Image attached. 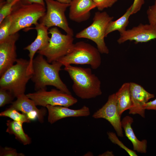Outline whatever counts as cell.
I'll return each mask as SVG.
<instances>
[{
  "instance_id": "cell-1",
  "label": "cell",
  "mask_w": 156,
  "mask_h": 156,
  "mask_svg": "<svg viewBox=\"0 0 156 156\" xmlns=\"http://www.w3.org/2000/svg\"><path fill=\"white\" fill-rule=\"evenodd\" d=\"M62 66L57 61L50 64L43 55L40 54L37 55L33 60L32 76L31 79L34 84L35 90H47V86H51L71 94L59 75V72Z\"/></svg>"
},
{
  "instance_id": "cell-2",
  "label": "cell",
  "mask_w": 156,
  "mask_h": 156,
  "mask_svg": "<svg viewBox=\"0 0 156 156\" xmlns=\"http://www.w3.org/2000/svg\"><path fill=\"white\" fill-rule=\"evenodd\" d=\"M64 69L72 80L73 90L79 97L89 99L101 95V81L90 68L68 65Z\"/></svg>"
},
{
  "instance_id": "cell-3",
  "label": "cell",
  "mask_w": 156,
  "mask_h": 156,
  "mask_svg": "<svg viewBox=\"0 0 156 156\" xmlns=\"http://www.w3.org/2000/svg\"><path fill=\"white\" fill-rule=\"evenodd\" d=\"M29 64V60L17 59L16 64L0 77V88L10 91L15 97L25 94L27 84L32 76L27 73Z\"/></svg>"
},
{
  "instance_id": "cell-4",
  "label": "cell",
  "mask_w": 156,
  "mask_h": 156,
  "mask_svg": "<svg viewBox=\"0 0 156 156\" xmlns=\"http://www.w3.org/2000/svg\"><path fill=\"white\" fill-rule=\"evenodd\" d=\"M21 0L14 6L10 14L12 23L9 35L33 25H36L46 13L45 6L36 3H23Z\"/></svg>"
},
{
  "instance_id": "cell-5",
  "label": "cell",
  "mask_w": 156,
  "mask_h": 156,
  "mask_svg": "<svg viewBox=\"0 0 156 156\" xmlns=\"http://www.w3.org/2000/svg\"><path fill=\"white\" fill-rule=\"evenodd\" d=\"M100 53L93 46L80 41L74 44L68 53L57 61L64 66L71 64H88L92 69H96L101 64Z\"/></svg>"
},
{
  "instance_id": "cell-6",
  "label": "cell",
  "mask_w": 156,
  "mask_h": 156,
  "mask_svg": "<svg viewBox=\"0 0 156 156\" xmlns=\"http://www.w3.org/2000/svg\"><path fill=\"white\" fill-rule=\"evenodd\" d=\"M114 17L110 16L106 12H97L95 13L92 24L77 33V38L90 39L96 44L100 53L107 54L109 50L105 43V33L109 23Z\"/></svg>"
},
{
  "instance_id": "cell-7",
  "label": "cell",
  "mask_w": 156,
  "mask_h": 156,
  "mask_svg": "<svg viewBox=\"0 0 156 156\" xmlns=\"http://www.w3.org/2000/svg\"><path fill=\"white\" fill-rule=\"evenodd\" d=\"M49 33L51 36L48 44L37 52L51 63L68 53L74 44V39L73 36L62 34L55 27L49 29Z\"/></svg>"
},
{
  "instance_id": "cell-8",
  "label": "cell",
  "mask_w": 156,
  "mask_h": 156,
  "mask_svg": "<svg viewBox=\"0 0 156 156\" xmlns=\"http://www.w3.org/2000/svg\"><path fill=\"white\" fill-rule=\"evenodd\" d=\"M46 11L40 19V23L48 28L57 27L63 30L67 34L73 36V31L69 27L65 12L70 4L60 3L54 0H44Z\"/></svg>"
},
{
  "instance_id": "cell-9",
  "label": "cell",
  "mask_w": 156,
  "mask_h": 156,
  "mask_svg": "<svg viewBox=\"0 0 156 156\" xmlns=\"http://www.w3.org/2000/svg\"><path fill=\"white\" fill-rule=\"evenodd\" d=\"M26 95L34 101L36 106L43 107L50 105L69 107L77 102V100L71 94L55 89H52L50 91L40 90Z\"/></svg>"
},
{
  "instance_id": "cell-10",
  "label": "cell",
  "mask_w": 156,
  "mask_h": 156,
  "mask_svg": "<svg viewBox=\"0 0 156 156\" xmlns=\"http://www.w3.org/2000/svg\"><path fill=\"white\" fill-rule=\"evenodd\" d=\"M94 118H104L112 125L118 135L123 137L121 116L119 114L117 105L115 93L109 95L106 103L95 112L92 116Z\"/></svg>"
},
{
  "instance_id": "cell-11",
  "label": "cell",
  "mask_w": 156,
  "mask_h": 156,
  "mask_svg": "<svg viewBox=\"0 0 156 156\" xmlns=\"http://www.w3.org/2000/svg\"><path fill=\"white\" fill-rule=\"evenodd\" d=\"M117 41L119 44L126 41H134L136 44L156 39V26L152 24H140L130 29L120 33Z\"/></svg>"
},
{
  "instance_id": "cell-12",
  "label": "cell",
  "mask_w": 156,
  "mask_h": 156,
  "mask_svg": "<svg viewBox=\"0 0 156 156\" xmlns=\"http://www.w3.org/2000/svg\"><path fill=\"white\" fill-rule=\"evenodd\" d=\"M18 33L10 35L0 42V76L14 65L17 60L16 43Z\"/></svg>"
},
{
  "instance_id": "cell-13",
  "label": "cell",
  "mask_w": 156,
  "mask_h": 156,
  "mask_svg": "<svg viewBox=\"0 0 156 156\" xmlns=\"http://www.w3.org/2000/svg\"><path fill=\"white\" fill-rule=\"evenodd\" d=\"M132 105L129 109V114H138L145 117L144 106L151 99L155 97L154 94L150 93L140 85L134 82L129 83Z\"/></svg>"
},
{
  "instance_id": "cell-14",
  "label": "cell",
  "mask_w": 156,
  "mask_h": 156,
  "mask_svg": "<svg viewBox=\"0 0 156 156\" xmlns=\"http://www.w3.org/2000/svg\"><path fill=\"white\" fill-rule=\"evenodd\" d=\"M16 98V100L12 102L10 107L26 115L31 120L37 118L40 123L44 122V117L47 112L46 109H38L34 101L25 94Z\"/></svg>"
},
{
  "instance_id": "cell-15",
  "label": "cell",
  "mask_w": 156,
  "mask_h": 156,
  "mask_svg": "<svg viewBox=\"0 0 156 156\" xmlns=\"http://www.w3.org/2000/svg\"><path fill=\"white\" fill-rule=\"evenodd\" d=\"M33 29L37 31V35L34 41L30 44L25 47L24 49L29 52V64L28 67V74L33 73L32 63L36 53L45 47L48 44L50 38L49 36L48 28L42 23H38Z\"/></svg>"
},
{
  "instance_id": "cell-16",
  "label": "cell",
  "mask_w": 156,
  "mask_h": 156,
  "mask_svg": "<svg viewBox=\"0 0 156 156\" xmlns=\"http://www.w3.org/2000/svg\"><path fill=\"white\" fill-rule=\"evenodd\" d=\"M48 112V120L51 124L63 118L69 117H87L90 115L89 108L84 105L78 109L68 107L48 105L46 107Z\"/></svg>"
},
{
  "instance_id": "cell-17",
  "label": "cell",
  "mask_w": 156,
  "mask_h": 156,
  "mask_svg": "<svg viewBox=\"0 0 156 156\" xmlns=\"http://www.w3.org/2000/svg\"><path fill=\"white\" fill-rule=\"evenodd\" d=\"M96 7L93 0H72L70 5L69 18L78 23L86 21L90 17V11Z\"/></svg>"
},
{
  "instance_id": "cell-18",
  "label": "cell",
  "mask_w": 156,
  "mask_h": 156,
  "mask_svg": "<svg viewBox=\"0 0 156 156\" xmlns=\"http://www.w3.org/2000/svg\"><path fill=\"white\" fill-rule=\"evenodd\" d=\"M133 122L131 117L127 116L121 120L122 127L124 130L126 136L132 144L133 150L145 153L146 152L147 141L145 139L140 141L137 138L131 127Z\"/></svg>"
},
{
  "instance_id": "cell-19",
  "label": "cell",
  "mask_w": 156,
  "mask_h": 156,
  "mask_svg": "<svg viewBox=\"0 0 156 156\" xmlns=\"http://www.w3.org/2000/svg\"><path fill=\"white\" fill-rule=\"evenodd\" d=\"M115 94L118 112L121 116L124 111L129 110L132 105L129 83H123Z\"/></svg>"
},
{
  "instance_id": "cell-20",
  "label": "cell",
  "mask_w": 156,
  "mask_h": 156,
  "mask_svg": "<svg viewBox=\"0 0 156 156\" xmlns=\"http://www.w3.org/2000/svg\"><path fill=\"white\" fill-rule=\"evenodd\" d=\"M23 124L21 122L8 120L6 123L8 127L6 132L10 134L14 135L16 139L24 145L29 144L31 143V139L24 131Z\"/></svg>"
},
{
  "instance_id": "cell-21",
  "label": "cell",
  "mask_w": 156,
  "mask_h": 156,
  "mask_svg": "<svg viewBox=\"0 0 156 156\" xmlns=\"http://www.w3.org/2000/svg\"><path fill=\"white\" fill-rule=\"evenodd\" d=\"M131 5L121 17L116 21H111L109 24L105 33V37L110 33L115 31H118L119 33L126 30L129 23V18L131 15Z\"/></svg>"
},
{
  "instance_id": "cell-22",
  "label": "cell",
  "mask_w": 156,
  "mask_h": 156,
  "mask_svg": "<svg viewBox=\"0 0 156 156\" xmlns=\"http://www.w3.org/2000/svg\"><path fill=\"white\" fill-rule=\"evenodd\" d=\"M1 116L9 117L13 120L23 123H30L31 120L25 114H21L14 108L10 107L0 113Z\"/></svg>"
},
{
  "instance_id": "cell-23",
  "label": "cell",
  "mask_w": 156,
  "mask_h": 156,
  "mask_svg": "<svg viewBox=\"0 0 156 156\" xmlns=\"http://www.w3.org/2000/svg\"><path fill=\"white\" fill-rule=\"evenodd\" d=\"M21 0H13L8 2L6 1L1 3L0 8V23L11 13L14 6Z\"/></svg>"
},
{
  "instance_id": "cell-24",
  "label": "cell",
  "mask_w": 156,
  "mask_h": 156,
  "mask_svg": "<svg viewBox=\"0 0 156 156\" xmlns=\"http://www.w3.org/2000/svg\"><path fill=\"white\" fill-rule=\"evenodd\" d=\"M12 23L10 15L5 17L0 23V42L2 41L9 35V31Z\"/></svg>"
},
{
  "instance_id": "cell-25",
  "label": "cell",
  "mask_w": 156,
  "mask_h": 156,
  "mask_svg": "<svg viewBox=\"0 0 156 156\" xmlns=\"http://www.w3.org/2000/svg\"><path fill=\"white\" fill-rule=\"evenodd\" d=\"M108 138L113 143L118 145L121 148H122L130 156H137L136 152L129 148L125 146L120 141L117 137L116 134L112 132H108L107 133Z\"/></svg>"
},
{
  "instance_id": "cell-26",
  "label": "cell",
  "mask_w": 156,
  "mask_h": 156,
  "mask_svg": "<svg viewBox=\"0 0 156 156\" xmlns=\"http://www.w3.org/2000/svg\"><path fill=\"white\" fill-rule=\"evenodd\" d=\"M15 97L10 91L3 88H0V107L4 106L5 105L12 103Z\"/></svg>"
},
{
  "instance_id": "cell-27",
  "label": "cell",
  "mask_w": 156,
  "mask_h": 156,
  "mask_svg": "<svg viewBox=\"0 0 156 156\" xmlns=\"http://www.w3.org/2000/svg\"><path fill=\"white\" fill-rule=\"evenodd\" d=\"M146 14L149 23L156 26V0L153 5L149 6Z\"/></svg>"
},
{
  "instance_id": "cell-28",
  "label": "cell",
  "mask_w": 156,
  "mask_h": 156,
  "mask_svg": "<svg viewBox=\"0 0 156 156\" xmlns=\"http://www.w3.org/2000/svg\"><path fill=\"white\" fill-rule=\"evenodd\" d=\"M98 9L102 11L104 9L111 7L118 0H93Z\"/></svg>"
},
{
  "instance_id": "cell-29",
  "label": "cell",
  "mask_w": 156,
  "mask_h": 156,
  "mask_svg": "<svg viewBox=\"0 0 156 156\" xmlns=\"http://www.w3.org/2000/svg\"><path fill=\"white\" fill-rule=\"evenodd\" d=\"M0 156H24L25 155L22 153H18L16 149L5 147L0 149Z\"/></svg>"
},
{
  "instance_id": "cell-30",
  "label": "cell",
  "mask_w": 156,
  "mask_h": 156,
  "mask_svg": "<svg viewBox=\"0 0 156 156\" xmlns=\"http://www.w3.org/2000/svg\"><path fill=\"white\" fill-rule=\"evenodd\" d=\"M144 3V0H134L133 4L131 5V15L139 12Z\"/></svg>"
},
{
  "instance_id": "cell-31",
  "label": "cell",
  "mask_w": 156,
  "mask_h": 156,
  "mask_svg": "<svg viewBox=\"0 0 156 156\" xmlns=\"http://www.w3.org/2000/svg\"><path fill=\"white\" fill-rule=\"evenodd\" d=\"M144 107L146 110H152L156 111V99L146 103L144 105Z\"/></svg>"
},
{
  "instance_id": "cell-32",
  "label": "cell",
  "mask_w": 156,
  "mask_h": 156,
  "mask_svg": "<svg viewBox=\"0 0 156 156\" xmlns=\"http://www.w3.org/2000/svg\"><path fill=\"white\" fill-rule=\"evenodd\" d=\"M28 3H36L45 6L44 0H25Z\"/></svg>"
},
{
  "instance_id": "cell-33",
  "label": "cell",
  "mask_w": 156,
  "mask_h": 156,
  "mask_svg": "<svg viewBox=\"0 0 156 156\" xmlns=\"http://www.w3.org/2000/svg\"><path fill=\"white\" fill-rule=\"evenodd\" d=\"M99 156H114L112 151H107L101 154L98 155Z\"/></svg>"
},
{
  "instance_id": "cell-34",
  "label": "cell",
  "mask_w": 156,
  "mask_h": 156,
  "mask_svg": "<svg viewBox=\"0 0 156 156\" xmlns=\"http://www.w3.org/2000/svg\"><path fill=\"white\" fill-rule=\"evenodd\" d=\"M72 0H56L57 1L62 3L70 4Z\"/></svg>"
},
{
  "instance_id": "cell-35",
  "label": "cell",
  "mask_w": 156,
  "mask_h": 156,
  "mask_svg": "<svg viewBox=\"0 0 156 156\" xmlns=\"http://www.w3.org/2000/svg\"><path fill=\"white\" fill-rule=\"evenodd\" d=\"M83 156H93V154L91 152L89 151L85 154Z\"/></svg>"
},
{
  "instance_id": "cell-36",
  "label": "cell",
  "mask_w": 156,
  "mask_h": 156,
  "mask_svg": "<svg viewBox=\"0 0 156 156\" xmlns=\"http://www.w3.org/2000/svg\"><path fill=\"white\" fill-rule=\"evenodd\" d=\"M6 1L8 2H10L12 1L13 0H6Z\"/></svg>"
}]
</instances>
